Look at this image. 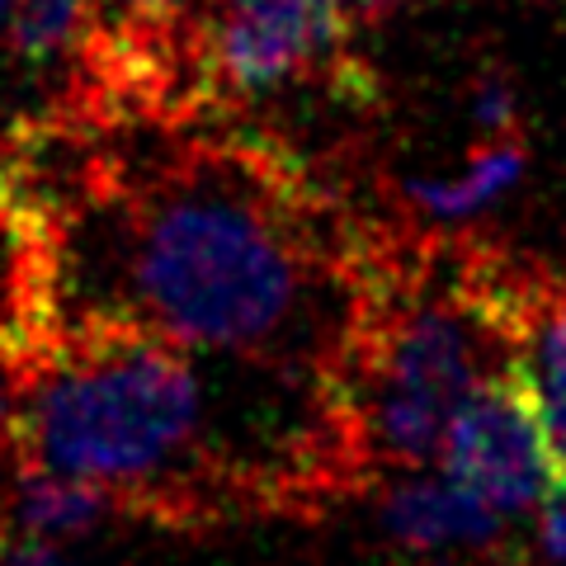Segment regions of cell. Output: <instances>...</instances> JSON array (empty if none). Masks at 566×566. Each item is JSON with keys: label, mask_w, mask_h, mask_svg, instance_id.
<instances>
[{"label": "cell", "mask_w": 566, "mask_h": 566, "mask_svg": "<svg viewBox=\"0 0 566 566\" xmlns=\"http://www.w3.org/2000/svg\"><path fill=\"white\" fill-rule=\"evenodd\" d=\"M10 510H14V524L24 528V538L62 543V538L95 534V524H104L118 510V495L95 482H76V476L20 468Z\"/></svg>", "instance_id": "obj_9"}, {"label": "cell", "mask_w": 566, "mask_h": 566, "mask_svg": "<svg viewBox=\"0 0 566 566\" xmlns=\"http://www.w3.org/2000/svg\"><path fill=\"white\" fill-rule=\"evenodd\" d=\"M349 14L335 0H218L199 33L212 95H274L283 85L322 76H364L345 52Z\"/></svg>", "instance_id": "obj_4"}, {"label": "cell", "mask_w": 566, "mask_h": 566, "mask_svg": "<svg viewBox=\"0 0 566 566\" xmlns=\"http://www.w3.org/2000/svg\"><path fill=\"white\" fill-rule=\"evenodd\" d=\"M528 170V133L515 137H476L468 151L463 175L453 180H411L406 199L420 208L430 222H463L472 212H482Z\"/></svg>", "instance_id": "obj_8"}, {"label": "cell", "mask_w": 566, "mask_h": 566, "mask_svg": "<svg viewBox=\"0 0 566 566\" xmlns=\"http://www.w3.org/2000/svg\"><path fill=\"white\" fill-rule=\"evenodd\" d=\"M14 401H20V368L0 354V434L14 424Z\"/></svg>", "instance_id": "obj_15"}, {"label": "cell", "mask_w": 566, "mask_h": 566, "mask_svg": "<svg viewBox=\"0 0 566 566\" xmlns=\"http://www.w3.org/2000/svg\"><path fill=\"white\" fill-rule=\"evenodd\" d=\"M515 364L538 401L553 482H566V270L534 255H524L520 274Z\"/></svg>", "instance_id": "obj_7"}, {"label": "cell", "mask_w": 566, "mask_h": 566, "mask_svg": "<svg viewBox=\"0 0 566 566\" xmlns=\"http://www.w3.org/2000/svg\"><path fill=\"white\" fill-rule=\"evenodd\" d=\"M10 6H14V0H0V33H6V20H10Z\"/></svg>", "instance_id": "obj_17"}, {"label": "cell", "mask_w": 566, "mask_h": 566, "mask_svg": "<svg viewBox=\"0 0 566 566\" xmlns=\"http://www.w3.org/2000/svg\"><path fill=\"white\" fill-rule=\"evenodd\" d=\"M439 472L486 501L495 515H524L538 510L553 486V453L538 401L515 368L486 378L458 406L439 444Z\"/></svg>", "instance_id": "obj_5"}, {"label": "cell", "mask_w": 566, "mask_h": 566, "mask_svg": "<svg viewBox=\"0 0 566 566\" xmlns=\"http://www.w3.org/2000/svg\"><path fill=\"white\" fill-rule=\"evenodd\" d=\"M0 553H6V534H0Z\"/></svg>", "instance_id": "obj_18"}, {"label": "cell", "mask_w": 566, "mask_h": 566, "mask_svg": "<svg viewBox=\"0 0 566 566\" xmlns=\"http://www.w3.org/2000/svg\"><path fill=\"white\" fill-rule=\"evenodd\" d=\"M335 6H340L349 20H364V24H374V20H387V14H392L401 0H335Z\"/></svg>", "instance_id": "obj_16"}, {"label": "cell", "mask_w": 566, "mask_h": 566, "mask_svg": "<svg viewBox=\"0 0 566 566\" xmlns=\"http://www.w3.org/2000/svg\"><path fill=\"white\" fill-rule=\"evenodd\" d=\"M382 534L411 557H472L501 543L505 515L444 472H397L378 495Z\"/></svg>", "instance_id": "obj_6"}, {"label": "cell", "mask_w": 566, "mask_h": 566, "mask_svg": "<svg viewBox=\"0 0 566 566\" xmlns=\"http://www.w3.org/2000/svg\"><path fill=\"white\" fill-rule=\"evenodd\" d=\"M472 123L482 137H515L524 133L520 123V99H515V81L505 66H482L472 76Z\"/></svg>", "instance_id": "obj_11"}, {"label": "cell", "mask_w": 566, "mask_h": 566, "mask_svg": "<svg viewBox=\"0 0 566 566\" xmlns=\"http://www.w3.org/2000/svg\"><path fill=\"white\" fill-rule=\"evenodd\" d=\"M374 241V222H354L283 151L193 147L123 208L109 316L335 397Z\"/></svg>", "instance_id": "obj_1"}, {"label": "cell", "mask_w": 566, "mask_h": 566, "mask_svg": "<svg viewBox=\"0 0 566 566\" xmlns=\"http://www.w3.org/2000/svg\"><path fill=\"white\" fill-rule=\"evenodd\" d=\"M0 566H71L52 543H39V538H24V543H6L0 553Z\"/></svg>", "instance_id": "obj_14"}, {"label": "cell", "mask_w": 566, "mask_h": 566, "mask_svg": "<svg viewBox=\"0 0 566 566\" xmlns=\"http://www.w3.org/2000/svg\"><path fill=\"white\" fill-rule=\"evenodd\" d=\"M175 20H180L175 0H95V29H104V33L166 29Z\"/></svg>", "instance_id": "obj_12"}, {"label": "cell", "mask_w": 566, "mask_h": 566, "mask_svg": "<svg viewBox=\"0 0 566 566\" xmlns=\"http://www.w3.org/2000/svg\"><path fill=\"white\" fill-rule=\"evenodd\" d=\"M91 29H95V0H14L6 39L20 62L48 66L91 43Z\"/></svg>", "instance_id": "obj_10"}, {"label": "cell", "mask_w": 566, "mask_h": 566, "mask_svg": "<svg viewBox=\"0 0 566 566\" xmlns=\"http://www.w3.org/2000/svg\"><path fill=\"white\" fill-rule=\"evenodd\" d=\"M10 434L24 468L185 520L208 453L203 374L193 349L128 316H85L24 374Z\"/></svg>", "instance_id": "obj_3"}, {"label": "cell", "mask_w": 566, "mask_h": 566, "mask_svg": "<svg viewBox=\"0 0 566 566\" xmlns=\"http://www.w3.org/2000/svg\"><path fill=\"white\" fill-rule=\"evenodd\" d=\"M534 566H566V482H553L538 505L534 528Z\"/></svg>", "instance_id": "obj_13"}, {"label": "cell", "mask_w": 566, "mask_h": 566, "mask_svg": "<svg viewBox=\"0 0 566 566\" xmlns=\"http://www.w3.org/2000/svg\"><path fill=\"white\" fill-rule=\"evenodd\" d=\"M524 255L486 237L378 227L340 416L364 472H420L486 378L515 368Z\"/></svg>", "instance_id": "obj_2"}]
</instances>
